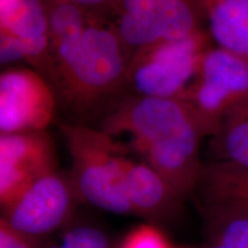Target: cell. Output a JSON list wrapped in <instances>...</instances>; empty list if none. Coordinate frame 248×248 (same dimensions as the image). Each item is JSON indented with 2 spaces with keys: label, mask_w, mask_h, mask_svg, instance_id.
Returning <instances> with one entry per match:
<instances>
[{
  "label": "cell",
  "mask_w": 248,
  "mask_h": 248,
  "mask_svg": "<svg viewBox=\"0 0 248 248\" xmlns=\"http://www.w3.org/2000/svg\"><path fill=\"white\" fill-rule=\"evenodd\" d=\"M203 214L209 233L207 248H248V214L235 212Z\"/></svg>",
  "instance_id": "cell-15"
},
{
  "label": "cell",
  "mask_w": 248,
  "mask_h": 248,
  "mask_svg": "<svg viewBox=\"0 0 248 248\" xmlns=\"http://www.w3.org/2000/svg\"><path fill=\"white\" fill-rule=\"evenodd\" d=\"M128 54L110 21L92 14L84 30L53 49L47 76L58 120L98 128L126 97Z\"/></svg>",
  "instance_id": "cell-1"
},
{
  "label": "cell",
  "mask_w": 248,
  "mask_h": 248,
  "mask_svg": "<svg viewBox=\"0 0 248 248\" xmlns=\"http://www.w3.org/2000/svg\"><path fill=\"white\" fill-rule=\"evenodd\" d=\"M181 100L190 106L204 137H213L226 115L248 101V60L213 44Z\"/></svg>",
  "instance_id": "cell-5"
},
{
  "label": "cell",
  "mask_w": 248,
  "mask_h": 248,
  "mask_svg": "<svg viewBox=\"0 0 248 248\" xmlns=\"http://www.w3.org/2000/svg\"><path fill=\"white\" fill-rule=\"evenodd\" d=\"M208 161L231 162L248 168V101L228 114L207 147Z\"/></svg>",
  "instance_id": "cell-14"
},
{
  "label": "cell",
  "mask_w": 248,
  "mask_h": 248,
  "mask_svg": "<svg viewBox=\"0 0 248 248\" xmlns=\"http://www.w3.org/2000/svg\"><path fill=\"white\" fill-rule=\"evenodd\" d=\"M48 248H110L104 232L89 225H78L62 235L61 243Z\"/></svg>",
  "instance_id": "cell-16"
},
{
  "label": "cell",
  "mask_w": 248,
  "mask_h": 248,
  "mask_svg": "<svg viewBox=\"0 0 248 248\" xmlns=\"http://www.w3.org/2000/svg\"><path fill=\"white\" fill-rule=\"evenodd\" d=\"M78 201L69 175L55 170L2 209V219L15 230L44 238L69 221Z\"/></svg>",
  "instance_id": "cell-9"
},
{
  "label": "cell",
  "mask_w": 248,
  "mask_h": 248,
  "mask_svg": "<svg viewBox=\"0 0 248 248\" xmlns=\"http://www.w3.org/2000/svg\"><path fill=\"white\" fill-rule=\"evenodd\" d=\"M121 248H172L160 230L152 225H140L129 233Z\"/></svg>",
  "instance_id": "cell-17"
},
{
  "label": "cell",
  "mask_w": 248,
  "mask_h": 248,
  "mask_svg": "<svg viewBox=\"0 0 248 248\" xmlns=\"http://www.w3.org/2000/svg\"><path fill=\"white\" fill-rule=\"evenodd\" d=\"M109 21L128 58L153 43L207 29L202 0H117Z\"/></svg>",
  "instance_id": "cell-6"
},
{
  "label": "cell",
  "mask_w": 248,
  "mask_h": 248,
  "mask_svg": "<svg viewBox=\"0 0 248 248\" xmlns=\"http://www.w3.org/2000/svg\"><path fill=\"white\" fill-rule=\"evenodd\" d=\"M59 106L48 80L31 67H12L0 75V135L46 131L57 123Z\"/></svg>",
  "instance_id": "cell-7"
},
{
  "label": "cell",
  "mask_w": 248,
  "mask_h": 248,
  "mask_svg": "<svg viewBox=\"0 0 248 248\" xmlns=\"http://www.w3.org/2000/svg\"><path fill=\"white\" fill-rule=\"evenodd\" d=\"M58 170L54 140L46 131L0 135V203L4 209L29 186Z\"/></svg>",
  "instance_id": "cell-10"
},
{
  "label": "cell",
  "mask_w": 248,
  "mask_h": 248,
  "mask_svg": "<svg viewBox=\"0 0 248 248\" xmlns=\"http://www.w3.org/2000/svg\"><path fill=\"white\" fill-rule=\"evenodd\" d=\"M203 213L248 214V168L221 161H206L201 168L194 197Z\"/></svg>",
  "instance_id": "cell-12"
},
{
  "label": "cell",
  "mask_w": 248,
  "mask_h": 248,
  "mask_svg": "<svg viewBox=\"0 0 248 248\" xmlns=\"http://www.w3.org/2000/svg\"><path fill=\"white\" fill-rule=\"evenodd\" d=\"M73 1L84 8L89 13L109 20L111 11H113L117 0H73Z\"/></svg>",
  "instance_id": "cell-19"
},
{
  "label": "cell",
  "mask_w": 248,
  "mask_h": 248,
  "mask_svg": "<svg viewBox=\"0 0 248 248\" xmlns=\"http://www.w3.org/2000/svg\"><path fill=\"white\" fill-rule=\"evenodd\" d=\"M98 128L113 137L128 135L133 151L183 200L194 197L206 137L185 101L126 95Z\"/></svg>",
  "instance_id": "cell-2"
},
{
  "label": "cell",
  "mask_w": 248,
  "mask_h": 248,
  "mask_svg": "<svg viewBox=\"0 0 248 248\" xmlns=\"http://www.w3.org/2000/svg\"><path fill=\"white\" fill-rule=\"evenodd\" d=\"M213 43L248 60V0H202Z\"/></svg>",
  "instance_id": "cell-13"
},
{
  "label": "cell",
  "mask_w": 248,
  "mask_h": 248,
  "mask_svg": "<svg viewBox=\"0 0 248 248\" xmlns=\"http://www.w3.org/2000/svg\"><path fill=\"white\" fill-rule=\"evenodd\" d=\"M57 125L70 154L69 177L79 201L113 214H133L123 171L126 147L95 126L60 120Z\"/></svg>",
  "instance_id": "cell-3"
},
{
  "label": "cell",
  "mask_w": 248,
  "mask_h": 248,
  "mask_svg": "<svg viewBox=\"0 0 248 248\" xmlns=\"http://www.w3.org/2000/svg\"><path fill=\"white\" fill-rule=\"evenodd\" d=\"M213 44L208 30L203 29L139 48L128 60L126 95L181 99Z\"/></svg>",
  "instance_id": "cell-4"
},
{
  "label": "cell",
  "mask_w": 248,
  "mask_h": 248,
  "mask_svg": "<svg viewBox=\"0 0 248 248\" xmlns=\"http://www.w3.org/2000/svg\"><path fill=\"white\" fill-rule=\"evenodd\" d=\"M0 248H48L45 247L43 237H35L20 232L0 221Z\"/></svg>",
  "instance_id": "cell-18"
},
{
  "label": "cell",
  "mask_w": 248,
  "mask_h": 248,
  "mask_svg": "<svg viewBox=\"0 0 248 248\" xmlns=\"http://www.w3.org/2000/svg\"><path fill=\"white\" fill-rule=\"evenodd\" d=\"M1 64L26 61L47 79L53 45L42 0H0Z\"/></svg>",
  "instance_id": "cell-8"
},
{
  "label": "cell",
  "mask_w": 248,
  "mask_h": 248,
  "mask_svg": "<svg viewBox=\"0 0 248 248\" xmlns=\"http://www.w3.org/2000/svg\"><path fill=\"white\" fill-rule=\"evenodd\" d=\"M125 190L135 215L152 219H171L182 210V199L148 164L123 156Z\"/></svg>",
  "instance_id": "cell-11"
}]
</instances>
